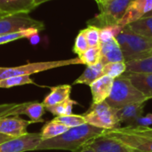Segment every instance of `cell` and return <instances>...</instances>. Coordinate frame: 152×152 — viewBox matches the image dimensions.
<instances>
[{"instance_id": "cell-1", "label": "cell", "mask_w": 152, "mask_h": 152, "mask_svg": "<svg viewBox=\"0 0 152 152\" xmlns=\"http://www.w3.org/2000/svg\"><path fill=\"white\" fill-rule=\"evenodd\" d=\"M103 131V129L95 127L89 124L71 127L59 136L41 141L37 147L36 151L60 150L75 152L88 144L96 137L100 136Z\"/></svg>"}, {"instance_id": "cell-2", "label": "cell", "mask_w": 152, "mask_h": 152, "mask_svg": "<svg viewBox=\"0 0 152 152\" xmlns=\"http://www.w3.org/2000/svg\"><path fill=\"white\" fill-rule=\"evenodd\" d=\"M102 134L118 140L133 151L152 152V127L126 126L104 130Z\"/></svg>"}, {"instance_id": "cell-3", "label": "cell", "mask_w": 152, "mask_h": 152, "mask_svg": "<svg viewBox=\"0 0 152 152\" xmlns=\"http://www.w3.org/2000/svg\"><path fill=\"white\" fill-rule=\"evenodd\" d=\"M116 40L121 48L125 62L152 55V38L134 33L127 26L116 37Z\"/></svg>"}, {"instance_id": "cell-4", "label": "cell", "mask_w": 152, "mask_h": 152, "mask_svg": "<svg viewBox=\"0 0 152 152\" xmlns=\"http://www.w3.org/2000/svg\"><path fill=\"white\" fill-rule=\"evenodd\" d=\"M149 100L134 86L130 80L125 75H122L114 79L111 92L105 102L112 108L118 110L130 104L147 102Z\"/></svg>"}, {"instance_id": "cell-5", "label": "cell", "mask_w": 152, "mask_h": 152, "mask_svg": "<svg viewBox=\"0 0 152 152\" xmlns=\"http://www.w3.org/2000/svg\"><path fill=\"white\" fill-rule=\"evenodd\" d=\"M133 1L134 0H110L97 3L100 13L90 20L88 25H93L101 28L105 26L118 24Z\"/></svg>"}, {"instance_id": "cell-6", "label": "cell", "mask_w": 152, "mask_h": 152, "mask_svg": "<svg viewBox=\"0 0 152 152\" xmlns=\"http://www.w3.org/2000/svg\"><path fill=\"white\" fill-rule=\"evenodd\" d=\"M83 116L86 124L103 130L118 128L121 125L117 114V109L112 108L106 102L92 104L89 110Z\"/></svg>"}, {"instance_id": "cell-7", "label": "cell", "mask_w": 152, "mask_h": 152, "mask_svg": "<svg viewBox=\"0 0 152 152\" xmlns=\"http://www.w3.org/2000/svg\"><path fill=\"white\" fill-rule=\"evenodd\" d=\"M76 64H82L78 57L74 59H69V60L32 62V63H28L25 65L11 67V68L4 67V69L0 73V80L11 77H15V76H30L35 73H39L42 71H45L56 68H61L69 65H76Z\"/></svg>"}, {"instance_id": "cell-8", "label": "cell", "mask_w": 152, "mask_h": 152, "mask_svg": "<svg viewBox=\"0 0 152 152\" xmlns=\"http://www.w3.org/2000/svg\"><path fill=\"white\" fill-rule=\"evenodd\" d=\"M43 22L31 18L28 13H18L8 15L0 19V35L17 32L27 28L44 29Z\"/></svg>"}, {"instance_id": "cell-9", "label": "cell", "mask_w": 152, "mask_h": 152, "mask_svg": "<svg viewBox=\"0 0 152 152\" xmlns=\"http://www.w3.org/2000/svg\"><path fill=\"white\" fill-rule=\"evenodd\" d=\"M41 141L40 133H28L23 136L12 138L0 144V152L34 151Z\"/></svg>"}, {"instance_id": "cell-10", "label": "cell", "mask_w": 152, "mask_h": 152, "mask_svg": "<svg viewBox=\"0 0 152 152\" xmlns=\"http://www.w3.org/2000/svg\"><path fill=\"white\" fill-rule=\"evenodd\" d=\"M32 121L22 119L19 117H5L0 118V134L17 138L28 134L27 128Z\"/></svg>"}, {"instance_id": "cell-11", "label": "cell", "mask_w": 152, "mask_h": 152, "mask_svg": "<svg viewBox=\"0 0 152 152\" xmlns=\"http://www.w3.org/2000/svg\"><path fill=\"white\" fill-rule=\"evenodd\" d=\"M86 145H88L94 152H134L132 149L118 140L102 134Z\"/></svg>"}, {"instance_id": "cell-12", "label": "cell", "mask_w": 152, "mask_h": 152, "mask_svg": "<svg viewBox=\"0 0 152 152\" xmlns=\"http://www.w3.org/2000/svg\"><path fill=\"white\" fill-rule=\"evenodd\" d=\"M151 11L152 0H134L118 22V25L125 27L129 23L144 17Z\"/></svg>"}, {"instance_id": "cell-13", "label": "cell", "mask_w": 152, "mask_h": 152, "mask_svg": "<svg viewBox=\"0 0 152 152\" xmlns=\"http://www.w3.org/2000/svg\"><path fill=\"white\" fill-rule=\"evenodd\" d=\"M113 81L114 79L110 77L103 75L89 86L93 97L92 104H98L106 101L111 92Z\"/></svg>"}, {"instance_id": "cell-14", "label": "cell", "mask_w": 152, "mask_h": 152, "mask_svg": "<svg viewBox=\"0 0 152 152\" xmlns=\"http://www.w3.org/2000/svg\"><path fill=\"white\" fill-rule=\"evenodd\" d=\"M100 49H101V62L103 65L110 62L125 61L123 53L116 38H113L105 43H101Z\"/></svg>"}, {"instance_id": "cell-15", "label": "cell", "mask_w": 152, "mask_h": 152, "mask_svg": "<svg viewBox=\"0 0 152 152\" xmlns=\"http://www.w3.org/2000/svg\"><path fill=\"white\" fill-rule=\"evenodd\" d=\"M123 75L148 100L152 99V73H124Z\"/></svg>"}, {"instance_id": "cell-16", "label": "cell", "mask_w": 152, "mask_h": 152, "mask_svg": "<svg viewBox=\"0 0 152 152\" xmlns=\"http://www.w3.org/2000/svg\"><path fill=\"white\" fill-rule=\"evenodd\" d=\"M35 7L34 0H0V11L8 15L28 13Z\"/></svg>"}, {"instance_id": "cell-17", "label": "cell", "mask_w": 152, "mask_h": 152, "mask_svg": "<svg viewBox=\"0 0 152 152\" xmlns=\"http://www.w3.org/2000/svg\"><path fill=\"white\" fill-rule=\"evenodd\" d=\"M45 111V107L43 102H22L21 106L18 110V116L20 115H27L30 121L34 123L44 122L42 118L44 113Z\"/></svg>"}, {"instance_id": "cell-18", "label": "cell", "mask_w": 152, "mask_h": 152, "mask_svg": "<svg viewBox=\"0 0 152 152\" xmlns=\"http://www.w3.org/2000/svg\"><path fill=\"white\" fill-rule=\"evenodd\" d=\"M146 103L147 102H138L118 109L117 114L120 123H126L128 124L127 126H129L136 118L142 116Z\"/></svg>"}, {"instance_id": "cell-19", "label": "cell", "mask_w": 152, "mask_h": 152, "mask_svg": "<svg viewBox=\"0 0 152 152\" xmlns=\"http://www.w3.org/2000/svg\"><path fill=\"white\" fill-rule=\"evenodd\" d=\"M71 86L69 85H61L51 88L50 94L44 99L43 104L45 108L56 105L70 98Z\"/></svg>"}, {"instance_id": "cell-20", "label": "cell", "mask_w": 152, "mask_h": 152, "mask_svg": "<svg viewBox=\"0 0 152 152\" xmlns=\"http://www.w3.org/2000/svg\"><path fill=\"white\" fill-rule=\"evenodd\" d=\"M103 76V64L102 62L86 68L81 76L74 81V85L81 84L90 86L93 82Z\"/></svg>"}, {"instance_id": "cell-21", "label": "cell", "mask_w": 152, "mask_h": 152, "mask_svg": "<svg viewBox=\"0 0 152 152\" xmlns=\"http://www.w3.org/2000/svg\"><path fill=\"white\" fill-rule=\"evenodd\" d=\"M126 26L131 31L137 35L152 38V16L142 17Z\"/></svg>"}, {"instance_id": "cell-22", "label": "cell", "mask_w": 152, "mask_h": 152, "mask_svg": "<svg viewBox=\"0 0 152 152\" xmlns=\"http://www.w3.org/2000/svg\"><path fill=\"white\" fill-rule=\"evenodd\" d=\"M125 73H152V55L140 60L126 62Z\"/></svg>"}, {"instance_id": "cell-23", "label": "cell", "mask_w": 152, "mask_h": 152, "mask_svg": "<svg viewBox=\"0 0 152 152\" xmlns=\"http://www.w3.org/2000/svg\"><path fill=\"white\" fill-rule=\"evenodd\" d=\"M68 129H69V127H67L64 125H61L53 119V120L47 122L42 128V130L40 132L41 139H42V141H45V140L54 138V137L59 136L61 134L65 133Z\"/></svg>"}, {"instance_id": "cell-24", "label": "cell", "mask_w": 152, "mask_h": 152, "mask_svg": "<svg viewBox=\"0 0 152 152\" xmlns=\"http://www.w3.org/2000/svg\"><path fill=\"white\" fill-rule=\"evenodd\" d=\"M39 30L37 28H27L24 30L17 31V32L3 34V35H0V45L7 44V43L19 40L21 38H28V37L36 36Z\"/></svg>"}, {"instance_id": "cell-25", "label": "cell", "mask_w": 152, "mask_h": 152, "mask_svg": "<svg viewBox=\"0 0 152 152\" xmlns=\"http://www.w3.org/2000/svg\"><path fill=\"white\" fill-rule=\"evenodd\" d=\"M77 104V102L74 100H71L70 98L66 100L65 102H62L61 103H58L56 105L47 107L45 108V110L51 112L55 117H61V116H67L72 114L73 106Z\"/></svg>"}, {"instance_id": "cell-26", "label": "cell", "mask_w": 152, "mask_h": 152, "mask_svg": "<svg viewBox=\"0 0 152 152\" xmlns=\"http://www.w3.org/2000/svg\"><path fill=\"white\" fill-rule=\"evenodd\" d=\"M82 64H86V66L94 65L96 63L101 62V49L100 45L89 47L85 53L78 56Z\"/></svg>"}, {"instance_id": "cell-27", "label": "cell", "mask_w": 152, "mask_h": 152, "mask_svg": "<svg viewBox=\"0 0 152 152\" xmlns=\"http://www.w3.org/2000/svg\"><path fill=\"white\" fill-rule=\"evenodd\" d=\"M126 71V64L125 61L110 62L103 65V75L115 79L121 77Z\"/></svg>"}, {"instance_id": "cell-28", "label": "cell", "mask_w": 152, "mask_h": 152, "mask_svg": "<svg viewBox=\"0 0 152 152\" xmlns=\"http://www.w3.org/2000/svg\"><path fill=\"white\" fill-rule=\"evenodd\" d=\"M54 121L64 125L65 126L71 128L82 126L84 124H86V119L83 115H76V114H70L67 116H61V117H55L53 118Z\"/></svg>"}, {"instance_id": "cell-29", "label": "cell", "mask_w": 152, "mask_h": 152, "mask_svg": "<svg viewBox=\"0 0 152 152\" xmlns=\"http://www.w3.org/2000/svg\"><path fill=\"white\" fill-rule=\"evenodd\" d=\"M34 84L30 76H15L0 80V88H11L14 86Z\"/></svg>"}, {"instance_id": "cell-30", "label": "cell", "mask_w": 152, "mask_h": 152, "mask_svg": "<svg viewBox=\"0 0 152 152\" xmlns=\"http://www.w3.org/2000/svg\"><path fill=\"white\" fill-rule=\"evenodd\" d=\"M124 27L114 24V25H109L105 26L103 28H100V44L108 42L113 38H116V37L122 31Z\"/></svg>"}, {"instance_id": "cell-31", "label": "cell", "mask_w": 152, "mask_h": 152, "mask_svg": "<svg viewBox=\"0 0 152 152\" xmlns=\"http://www.w3.org/2000/svg\"><path fill=\"white\" fill-rule=\"evenodd\" d=\"M88 43L89 47L92 46H98L100 45V28L93 26L88 25L87 28L82 29Z\"/></svg>"}, {"instance_id": "cell-32", "label": "cell", "mask_w": 152, "mask_h": 152, "mask_svg": "<svg viewBox=\"0 0 152 152\" xmlns=\"http://www.w3.org/2000/svg\"><path fill=\"white\" fill-rule=\"evenodd\" d=\"M22 103V102H21ZM21 103H4L0 104V118L5 117H18L17 112Z\"/></svg>"}, {"instance_id": "cell-33", "label": "cell", "mask_w": 152, "mask_h": 152, "mask_svg": "<svg viewBox=\"0 0 152 152\" xmlns=\"http://www.w3.org/2000/svg\"><path fill=\"white\" fill-rule=\"evenodd\" d=\"M88 48H89V45H88V43L86 41V37H85V34L82 30H80L79 33L77 34L76 39H75L73 52L79 56L83 53H85Z\"/></svg>"}, {"instance_id": "cell-34", "label": "cell", "mask_w": 152, "mask_h": 152, "mask_svg": "<svg viewBox=\"0 0 152 152\" xmlns=\"http://www.w3.org/2000/svg\"><path fill=\"white\" fill-rule=\"evenodd\" d=\"M152 125V113H148L145 116H141L132 122L129 126L139 127H151Z\"/></svg>"}, {"instance_id": "cell-35", "label": "cell", "mask_w": 152, "mask_h": 152, "mask_svg": "<svg viewBox=\"0 0 152 152\" xmlns=\"http://www.w3.org/2000/svg\"><path fill=\"white\" fill-rule=\"evenodd\" d=\"M75 152H94V151L88 145H86L83 148H81L80 150H78V151H77Z\"/></svg>"}, {"instance_id": "cell-36", "label": "cell", "mask_w": 152, "mask_h": 152, "mask_svg": "<svg viewBox=\"0 0 152 152\" xmlns=\"http://www.w3.org/2000/svg\"><path fill=\"white\" fill-rule=\"evenodd\" d=\"M10 139H12V137L0 134V144H2L3 142H4L8 141V140H10Z\"/></svg>"}, {"instance_id": "cell-37", "label": "cell", "mask_w": 152, "mask_h": 152, "mask_svg": "<svg viewBox=\"0 0 152 152\" xmlns=\"http://www.w3.org/2000/svg\"><path fill=\"white\" fill-rule=\"evenodd\" d=\"M47 1H50V0H34V4H35V5H36V7H37V6H38L39 4H43V3H45V2H47Z\"/></svg>"}, {"instance_id": "cell-38", "label": "cell", "mask_w": 152, "mask_h": 152, "mask_svg": "<svg viewBox=\"0 0 152 152\" xmlns=\"http://www.w3.org/2000/svg\"><path fill=\"white\" fill-rule=\"evenodd\" d=\"M5 16H8V14H6V13H4V12H3L0 11V19H1V18H4V17H5Z\"/></svg>"}, {"instance_id": "cell-39", "label": "cell", "mask_w": 152, "mask_h": 152, "mask_svg": "<svg viewBox=\"0 0 152 152\" xmlns=\"http://www.w3.org/2000/svg\"><path fill=\"white\" fill-rule=\"evenodd\" d=\"M147 16H152V11H151V12H150L149 13H147V14H146V15H145L144 17H147Z\"/></svg>"}, {"instance_id": "cell-40", "label": "cell", "mask_w": 152, "mask_h": 152, "mask_svg": "<svg viewBox=\"0 0 152 152\" xmlns=\"http://www.w3.org/2000/svg\"><path fill=\"white\" fill-rule=\"evenodd\" d=\"M106 1H110V0H99L97 3H100V2H106Z\"/></svg>"}, {"instance_id": "cell-41", "label": "cell", "mask_w": 152, "mask_h": 152, "mask_svg": "<svg viewBox=\"0 0 152 152\" xmlns=\"http://www.w3.org/2000/svg\"><path fill=\"white\" fill-rule=\"evenodd\" d=\"M4 69V67H0V73L2 72V70Z\"/></svg>"}, {"instance_id": "cell-42", "label": "cell", "mask_w": 152, "mask_h": 152, "mask_svg": "<svg viewBox=\"0 0 152 152\" xmlns=\"http://www.w3.org/2000/svg\"><path fill=\"white\" fill-rule=\"evenodd\" d=\"M134 152H141V151H134Z\"/></svg>"}, {"instance_id": "cell-43", "label": "cell", "mask_w": 152, "mask_h": 152, "mask_svg": "<svg viewBox=\"0 0 152 152\" xmlns=\"http://www.w3.org/2000/svg\"><path fill=\"white\" fill-rule=\"evenodd\" d=\"M95 1H96V2H98V1H99V0H95Z\"/></svg>"}]
</instances>
